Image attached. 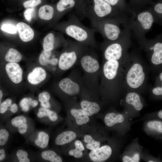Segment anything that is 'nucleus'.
<instances>
[{
  "instance_id": "1",
  "label": "nucleus",
  "mask_w": 162,
  "mask_h": 162,
  "mask_svg": "<svg viewBox=\"0 0 162 162\" xmlns=\"http://www.w3.org/2000/svg\"><path fill=\"white\" fill-rule=\"evenodd\" d=\"M141 57L136 53H129L122 75L124 89H143L146 83L148 70Z\"/></svg>"
},
{
  "instance_id": "2",
  "label": "nucleus",
  "mask_w": 162,
  "mask_h": 162,
  "mask_svg": "<svg viewBox=\"0 0 162 162\" xmlns=\"http://www.w3.org/2000/svg\"><path fill=\"white\" fill-rule=\"evenodd\" d=\"M81 18L99 19L107 17L122 18L127 14L113 7L104 0H81L74 8Z\"/></svg>"
},
{
  "instance_id": "3",
  "label": "nucleus",
  "mask_w": 162,
  "mask_h": 162,
  "mask_svg": "<svg viewBox=\"0 0 162 162\" xmlns=\"http://www.w3.org/2000/svg\"><path fill=\"white\" fill-rule=\"evenodd\" d=\"M56 28L78 42L93 47L97 46L94 29L82 25L73 13L70 14L68 20L60 23Z\"/></svg>"
},
{
  "instance_id": "4",
  "label": "nucleus",
  "mask_w": 162,
  "mask_h": 162,
  "mask_svg": "<svg viewBox=\"0 0 162 162\" xmlns=\"http://www.w3.org/2000/svg\"><path fill=\"white\" fill-rule=\"evenodd\" d=\"M92 28L102 35L104 41L112 42L120 38L130 27L128 16L90 19Z\"/></svg>"
},
{
  "instance_id": "5",
  "label": "nucleus",
  "mask_w": 162,
  "mask_h": 162,
  "mask_svg": "<svg viewBox=\"0 0 162 162\" xmlns=\"http://www.w3.org/2000/svg\"><path fill=\"white\" fill-rule=\"evenodd\" d=\"M131 38V30L129 27L118 40L112 42L104 41L101 44L104 60L111 58L120 59L126 56L132 43Z\"/></svg>"
},
{
  "instance_id": "6",
  "label": "nucleus",
  "mask_w": 162,
  "mask_h": 162,
  "mask_svg": "<svg viewBox=\"0 0 162 162\" xmlns=\"http://www.w3.org/2000/svg\"><path fill=\"white\" fill-rule=\"evenodd\" d=\"M128 14H130L128 15L129 25L136 38L145 37L154 23L153 16L148 8L129 11Z\"/></svg>"
},
{
  "instance_id": "7",
  "label": "nucleus",
  "mask_w": 162,
  "mask_h": 162,
  "mask_svg": "<svg viewBox=\"0 0 162 162\" xmlns=\"http://www.w3.org/2000/svg\"><path fill=\"white\" fill-rule=\"evenodd\" d=\"M128 54L123 58H112L104 60L103 67V74L105 79L110 83L111 89H123V68Z\"/></svg>"
},
{
  "instance_id": "8",
  "label": "nucleus",
  "mask_w": 162,
  "mask_h": 162,
  "mask_svg": "<svg viewBox=\"0 0 162 162\" xmlns=\"http://www.w3.org/2000/svg\"><path fill=\"white\" fill-rule=\"evenodd\" d=\"M141 47L146 52L149 61L153 67L158 68L162 64V34L157 35L152 39L145 37L136 38Z\"/></svg>"
},
{
  "instance_id": "9",
  "label": "nucleus",
  "mask_w": 162,
  "mask_h": 162,
  "mask_svg": "<svg viewBox=\"0 0 162 162\" xmlns=\"http://www.w3.org/2000/svg\"><path fill=\"white\" fill-rule=\"evenodd\" d=\"M86 45L76 41L67 40L58 60L59 68L66 70L72 67L86 49Z\"/></svg>"
},
{
  "instance_id": "10",
  "label": "nucleus",
  "mask_w": 162,
  "mask_h": 162,
  "mask_svg": "<svg viewBox=\"0 0 162 162\" xmlns=\"http://www.w3.org/2000/svg\"><path fill=\"white\" fill-rule=\"evenodd\" d=\"M67 42L63 34L60 32L57 34L51 32L48 33L44 38L43 42L44 50L52 51L57 44L64 46Z\"/></svg>"
},
{
  "instance_id": "11",
  "label": "nucleus",
  "mask_w": 162,
  "mask_h": 162,
  "mask_svg": "<svg viewBox=\"0 0 162 162\" xmlns=\"http://www.w3.org/2000/svg\"><path fill=\"white\" fill-rule=\"evenodd\" d=\"M80 56V62L83 69L89 73H93L98 71L100 66L95 56L92 54L83 53Z\"/></svg>"
},
{
  "instance_id": "12",
  "label": "nucleus",
  "mask_w": 162,
  "mask_h": 162,
  "mask_svg": "<svg viewBox=\"0 0 162 162\" xmlns=\"http://www.w3.org/2000/svg\"><path fill=\"white\" fill-rule=\"evenodd\" d=\"M81 0H59L55 6L56 19H59L75 8Z\"/></svg>"
},
{
  "instance_id": "13",
  "label": "nucleus",
  "mask_w": 162,
  "mask_h": 162,
  "mask_svg": "<svg viewBox=\"0 0 162 162\" xmlns=\"http://www.w3.org/2000/svg\"><path fill=\"white\" fill-rule=\"evenodd\" d=\"M112 153V150L109 146L105 145L92 151L89 154L90 159L94 162H103L108 159Z\"/></svg>"
},
{
  "instance_id": "14",
  "label": "nucleus",
  "mask_w": 162,
  "mask_h": 162,
  "mask_svg": "<svg viewBox=\"0 0 162 162\" xmlns=\"http://www.w3.org/2000/svg\"><path fill=\"white\" fill-rule=\"evenodd\" d=\"M6 73L10 80L15 83H19L22 80V70L16 63L9 62L5 67Z\"/></svg>"
},
{
  "instance_id": "15",
  "label": "nucleus",
  "mask_w": 162,
  "mask_h": 162,
  "mask_svg": "<svg viewBox=\"0 0 162 162\" xmlns=\"http://www.w3.org/2000/svg\"><path fill=\"white\" fill-rule=\"evenodd\" d=\"M59 86L63 92L70 95H77L80 91L79 85L68 78L61 80L59 83Z\"/></svg>"
},
{
  "instance_id": "16",
  "label": "nucleus",
  "mask_w": 162,
  "mask_h": 162,
  "mask_svg": "<svg viewBox=\"0 0 162 162\" xmlns=\"http://www.w3.org/2000/svg\"><path fill=\"white\" fill-rule=\"evenodd\" d=\"M16 26L19 37L22 41L27 42L33 39L34 32L29 25L23 22H18Z\"/></svg>"
},
{
  "instance_id": "17",
  "label": "nucleus",
  "mask_w": 162,
  "mask_h": 162,
  "mask_svg": "<svg viewBox=\"0 0 162 162\" xmlns=\"http://www.w3.org/2000/svg\"><path fill=\"white\" fill-rule=\"evenodd\" d=\"M46 74L45 70L40 67L35 68L27 76L28 82L33 85H37L46 78Z\"/></svg>"
},
{
  "instance_id": "18",
  "label": "nucleus",
  "mask_w": 162,
  "mask_h": 162,
  "mask_svg": "<svg viewBox=\"0 0 162 162\" xmlns=\"http://www.w3.org/2000/svg\"><path fill=\"white\" fill-rule=\"evenodd\" d=\"M148 9L151 12L154 20V23L160 25H162V2L158 0L156 2H153Z\"/></svg>"
},
{
  "instance_id": "19",
  "label": "nucleus",
  "mask_w": 162,
  "mask_h": 162,
  "mask_svg": "<svg viewBox=\"0 0 162 162\" xmlns=\"http://www.w3.org/2000/svg\"><path fill=\"white\" fill-rule=\"evenodd\" d=\"M55 8L52 5L46 4L39 8L38 10V16L43 20L49 21L51 20L54 16Z\"/></svg>"
},
{
  "instance_id": "20",
  "label": "nucleus",
  "mask_w": 162,
  "mask_h": 162,
  "mask_svg": "<svg viewBox=\"0 0 162 162\" xmlns=\"http://www.w3.org/2000/svg\"><path fill=\"white\" fill-rule=\"evenodd\" d=\"M80 105L82 110L88 116L98 113L100 110L99 105L95 102L84 100L81 101Z\"/></svg>"
},
{
  "instance_id": "21",
  "label": "nucleus",
  "mask_w": 162,
  "mask_h": 162,
  "mask_svg": "<svg viewBox=\"0 0 162 162\" xmlns=\"http://www.w3.org/2000/svg\"><path fill=\"white\" fill-rule=\"evenodd\" d=\"M76 134L72 131H67L59 134L56 137L55 143L59 146L63 145L69 143L75 140Z\"/></svg>"
},
{
  "instance_id": "22",
  "label": "nucleus",
  "mask_w": 162,
  "mask_h": 162,
  "mask_svg": "<svg viewBox=\"0 0 162 162\" xmlns=\"http://www.w3.org/2000/svg\"><path fill=\"white\" fill-rule=\"evenodd\" d=\"M125 100L128 104L132 105L137 111L141 110L143 108V105L140 95L134 92L128 93L126 96Z\"/></svg>"
},
{
  "instance_id": "23",
  "label": "nucleus",
  "mask_w": 162,
  "mask_h": 162,
  "mask_svg": "<svg viewBox=\"0 0 162 162\" xmlns=\"http://www.w3.org/2000/svg\"><path fill=\"white\" fill-rule=\"evenodd\" d=\"M153 2V0H130L128 4V12L142 10Z\"/></svg>"
},
{
  "instance_id": "24",
  "label": "nucleus",
  "mask_w": 162,
  "mask_h": 162,
  "mask_svg": "<svg viewBox=\"0 0 162 162\" xmlns=\"http://www.w3.org/2000/svg\"><path fill=\"white\" fill-rule=\"evenodd\" d=\"M27 119L23 116H16L11 120V123L14 126L18 128L19 133L21 134H25L27 131Z\"/></svg>"
},
{
  "instance_id": "25",
  "label": "nucleus",
  "mask_w": 162,
  "mask_h": 162,
  "mask_svg": "<svg viewBox=\"0 0 162 162\" xmlns=\"http://www.w3.org/2000/svg\"><path fill=\"white\" fill-rule=\"evenodd\" d=\"M52 54L51 51L44 50L41 53L39 58V61L41 65L45 66L48 64L52 65H56L58 59L56 58L50 59Z\"/></svg>"
},
{
  "instance_id": "26",
  "label": "nucleus",
  "mask_w": 162,
  "mask_h": 162,
  "mask_svg": "<svg viewBox=\"0 0 162 162\" xmlns=\"http://www.w3.org/2000/svg\"><path fill=\"white\" fill-rule=\"evenodd\" d=\"M71 114L75 118L77 124L81 125L87 123L89 118L82 109L73 108L70 111Z\"/></svg>"
},
{
  "instance_id": "27",
  "label": "nucleus",
  "mask_w": 162,
  "mask_h": 162,
  "mask_svg": "<svg viewBox=\"0 0 162 162\" xmlns=\"http://www.w3.org/2000/svg\"><path fill=\"white\" fill-rule=\"evenodd\" d=\"M124 120V117L122 114H116L114 112L107 114L104 118L105 124L109 127H112L116 124L122 123Z\"/></svg>"
},
{
  "instance_id": "28",
  "label": "nucleus",
  "mask_w": 162,
  "mask_h": 162,
  "mask_svg": "<svg viewBox=\"0 0 162 162\" xmlns=\"http://www.w3.org/2000/svg\"><path fill=\"white\" fill-rule=\"evenodd\" d=\"M5 59L9 62L17 63L22 58L20 53L16 50L11 48L9 49L5 56Z\"/></svg>"
},
{
  "instance_id": "29",
  "label": "nucleus",
  "mask_w": 162,
  "mask_h": 162,
  "mask_svg": "<svg viewBox=\"0 0 162 162\" xmlns=\"http://www.w3.org/2000/svg\"><path fill=\"white\" fill-rule=\"evenodd\" d=\"M118 10L128 14V6L125 0H104Z\"/></svg>"
},
{
  "instance_id": "30",
  "label": "nucleus",
  "mask_w": 162,
  "mask_h": 162,
  "mask_svg": "<svg viewBox=\"0 0 162 162\" xmlns=\"http://www.w3.org/2000/svg\"><path fill=\"white\" fill-rule=\"evenodd\" d=\"M49 140V135L44 132L40 131L38 134V138L35 141V143L38 147L44 148L47 146Z\"/></svg>"
},
{
  "instance_id": "31",
  "label": "nucleus",
  "mask_w": 162,
  "mask_h": 162,
  "mask_svg": "<svg viewBox=\"0 0 162 162\" xmlns=\"http://www.w3.org/2000/svg\"><path fill=\"white\" fill-rule=\"evenodd\" d=\"M41 156L45 160L52 162H62V158L55 152L51 150H48L42 152Z\"/></svg>"
},
{
  "instance_id": "32",
  "label": "nucleus",
  "mask_w": 162,
  "mask_h": 162,
  "mask_svg": "<svg viewBox=\"0 0 162 162\" xmlns=\"http://www.w3.org/2000/svg\"><path fill=\"white\" fill-rule=\"evenodd\" d=\"M37 116L40 118L48 116L50 120L52 122L56 121L58 118L57 114L55 112L43 107L39 109Z\"/></svg>"
},
{
  "instance_id": "33",
  "label": "nucleus",
  "mask_w": 162,
  "mask_h": 162,
  "mask_svg": "<svg viewBox=\"0 0 162 162\" xmlns=\"http://www.w3.org/2000/svg\"><path fill=\"white\" fill-rule=\"evenodd\" d=\"M84 140L85 142L87 143L86 145L87 148L91 151L98 148L100 146V142L94 140L89 135H86L84 136Z\"/></svg>"
},
{
  "instance_id": "34",
  "label": "nucleus",
  "mask_w": 162,
  "mask_h": 162,
  "mask_svg": "<svg viewBox=\"0 0 162 162\" xmlns=\"http://www.w3.org/2000/svg\"><path fill=\"white\" fill-rule=\"evenodd\" d=\"M50 98V94L46 91H44L39 94L38 95V100L40 103L41 106L44 108L49 109L51 105L49 102Z\"/></svg>"
},
{
  "instance_id": "35",
  "label": "nucleus",
  "mask_w": 162,
  "mask_h": 162,
  "mask_svg": "<svg viewBox=\"0 0 162 162\" xmlns=\"http://www.w3.org/2000/svg\"><path fill=\"white\" fill-rule=\"evenodd\" d=\"M9 134L8 131L3 128H0V147L4 146L8 140Z\"/></svg>"
},
{
  "instance_id": "36",
  "label": "nucleus",
  "mask_w": 162,
  "mask_h": 162,
  "mask_svg": "<svg viewBox=\"0 0 162 162\" xmlns=\"http://www.w3.org/2000/svg\"><path fill=\"white\" fill-rule=\"evenodd\" d=\"M1 29L3 32L11 34L16 33L17 31L16 26L6 22H3L2 23Z\"/></svg>"
},
{
  "instance_id": "37",
  "label": "nucleus",
  "mask_w": 162,
  "mask_h": 162,
  "mask_svg": "<svg viewBox=\"0 0 162 162\" xmlns=\"http://www.w3.org/2000/svg\"><path fill=\"white\" fill-rule=\"evenodd\" d=\"M33 100L31 98H24L20 102V105L22 110L25 112L28 111L30 106H32Z\"/></svg>"
},
{
  "instance_id": "38",
  "label": "nucleus",
  "mask_w": 162,
  "mask_h": 162,
  "mask_svg": "<svg viewBox=\"0 0 162 162\" xmlns=\"http://www.w3.org/2000/svg\"><path fill=\"white\" fill-rule=\"evenodd\" d=\"M16 155L20 162H29L30 160L28 158V154L23 150L19 149L17 151Z\"/></svg>"
},
{
  "instance_id": "39",
  "label": "nucleus",
  "mask_w": 162,
  "mask_h": 162,
  "mask_svg": "<svg viewBox=\"0 0 162 162\" xmlns=\"http://www.w3.org/2000/svg\"><path fill=\"white\" fill-rule=\"evenodd\" d=\"M12 101L10 98H8L2 102L0 104V114H3L8 110L12 105Z\"/></svg>"
},
{
  "instance_id": "40",
  "label": "nucleus",
  "mask_w": 162,
  "mask_h": 162,
  "mask_svg": "<svg viewBox=\"0 0 162 162\" xmlns=\"http://www.w3.org/2000/svg\"><path fill=\"white\" fill-rule=\"evenodd\" d=\"M148 128L155 130L160 133H162V122H161L153 121L149 122L147 123Z\"/></svg>"
},
{
  "instance_id": "41",
  "label": "nucleus",
  "mask_w": 162,
  "mask_h": 162,
  "mask_svg": "<svg viewBox=\"0 0 162 162\" xmlns=\"http://www.w3.org/2000/svg\"><path fill=\"white\" fill-rule=\"evenodd\" d=\"M42 2V0H28L24 2L23 5L25 8H33L40 4Z\"/></svg>"
},
{
  "instance_id": "42",
  "label": "nucleus",
  "mask_w": 162,
  "mask_h": 162,
  "mask_svg": "<svg viewBox=\"0 0 162 162\" xmlns=\"http://www.w3.org/2000/svg\"><path fill=\"white\" fill-rule=\"evenodd\" d=\"M82 151L81 150L76 148L70 150L69 152L70 155L73 156L74 158H81L83 155Z\"/></svg>"
},
{
  "instance_id": "43",
  "label": "nucleus",
  "mask_w": 162,
  "mask_h": 162,
  "mask_svg": "<svg viewBox=\"0 0 162 162\" xmlns=\"http://www.w3.org/2000/svg\"><path fill=\"white\" fill-rule=\"evenodd\" d=\"M122 161L123 162H138L139 155L138 153H136L132 158L125 156L123 157Z\"/></svg>"
},
{
  "instance_id": "44",
  "label": "nucleus",
  "mask_w": 162,
  "mask_h": 162,
  "mask_svg": "<svg viewBox=\"0 0 162 162\" xmlns=\"http://www.w3.org/2000/svg\"><path fill=\"white\" fill-rule=\"evenodd\" d=\"M34 8H28L25 11L24 15L26 19L28 21L30 22L32 18V14L34 11Z\"/></svg>"
},
{
  "instance_id": "45",
  "label": "nucleus",
  "mask_w": 162,
  "mask_h": 162,
  "mask_svg": "<svg viewBox=\"0 0 162 162\" xmlns=\"http://www.w3.org/2000/svg\"><path fill=\"white\" fill-rule=\"evenodd\" d=\"M152 92L154 95L157 96H162V86H156L152 88Z\"/></svg>"
},
{
  "instance_id": "46",
  "label": "nucleus",
  "mask_w": 162,
  "mask_h": 162,
  "mask_svg": "<svg viewBox=\"0 0 162 162\" xmlns=\"http://www.w3.org/2000/svg\"><path fill=\"white\" fill-rule=\"evenodd\" d=\"M75 148L79 149L82 151H83L85 150L84 146L82 142L80 140H76L74 143Z\"/></svg>"
},
{
  "instance_id": "47",
  "label": "nucleus",
  "mask_w": 162,
  "mask_h": 162,
  "mask_svg": "<svg viewBox=\"0 0 162 162\" xmlns=\"http://www.w3.org/2000/svg\"><path fill=\"white\" fill-rule=\"evenodd\" d=\"M6 151L4 148H0V161L4 160L6 158Z\"/></svg>"
},
{
  "instance_id": "48",
  "label": "nucleus",
  "mask_w": 162,
  "mask_h": 162,
  "mask_svg": "<svg viewBox=\"0 0 162 162\" xmlns=\"http://www.w3.org/2000/svg\"><path fill=\"white\" fill-rule=\"evenodd\" d=\"M18 109L17 104H14L11 105L9 110L12 113H15L17 111Z\"/></svg>"
},
{
  "instance_id": "49",
  "label": "nucleus",
  "mask_w": 162,
  "mask_h": 162,
  "mask_svg": "<svg viewBox=\"0 0 162 162\" xmlns=\"http://www.w3.org/2000/svg\"><path fill=\"white\" fill-rule=\"evenodd\" d=\"M158 81L160 84H162V72H160L159 74L158 75Z\"/></svg>"
},
{
  "instance_id": "50",
  "label": "nucleus",
  "mask_w": 162,
  "mask_h": 162,
  "mask_svg": "<svg viewBox=\"0 0 162 162\" xmlns=\"http://www.w3.org/2000/svg\"><path fill=\"white\" fill-rule=\"evenodd\" d=\"M3 97V93L2 90L0 89V104L2 102Z\"/></svg>"
},
{
  "instance_id": "51",
  "label": "nucleus",
  "mask_w": 162,
  "mask_h": 162,
  "mask_svg": "<svg viewBox=\"0 0 162 162\" xmlns=\"http://www.w3.org/2000/svg\"><path fill=\"white\" fill-rule=\"evenodd\" d=\"M158 116L160 118H162V110H160L158 112Z\"/></svg>"
},
{
  "instance_id": "52",
  "label": "nucleus",
  "mask_w": 162,
  "mask_h": 162,
  "mask_svg": "<svg viewBox=\"0 0 162 162\" xmlns=\"http://www.w3.org/2000/svg\"><path fill=\"white\" fill-rule=\"evenodd\" d=\"M148 162H154V161L152 160H150L148 161Z\"/></svg>"
}]
</instances>
